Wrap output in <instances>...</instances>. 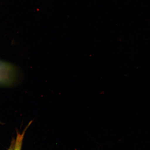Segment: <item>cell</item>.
Masks as SVG:
<instances>
[{"instance_id":"obj_1","label":"cell","mask_w":150,"mask_h":150,"mask_svg":"<svg viewBox=\"0 0 150 150\" xmlns=\"http://www.w3.org/2000/svg\"><path fill=\"white\" fill-rule=\"evenodd\" d=\"M32 122L33 121L30 122L21 134L20 133H17L16 139L14 141V147L12 150H21L24 135L28 127L31 125Z\"/></svg>"},{"instance_id":"obj_2","label":"cell","mask_w":150,"mask_h":150,"mask_svg":"<svg viewBox=\"0 0 150 150\" xmlns=\"http://www.w3.org/2000/svg\"><path fill=\"white\" fill-rule=\"evenodd\" d=\"M14 141H12V143H11V145L10 147V148H9V149L8 150H12L13 149V148L14 147Z\"/></svg>"}]
</instances>
